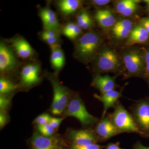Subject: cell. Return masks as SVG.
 <instances>
[{"mask_svg": "<svg viewBox=\"0 0 149 149\" xmlns=\"http://www.w3.org/2000/svg\"><path fill=\"white\" fill-rule=\"evenodd\" d=\"M107 149H121L120 147L115 144H111L108 146Z\"/></svg>", "mask_w": 149, "mask_h": 149, "instance_id": "d590c367", "label": "cell"}, {"mask_svg": "<svg viewBox=\"0 0 149 149\" xmlns=\"http://www.w3.org/2000/svg\"><path fill=\"white\" fill-rule=\"evenodd\" d=\"M143 51L146 62V70L144 76L149 83V48L144 49Z\"/></svg>", "mask_w": 149, "mask_h": 149, "instance_id": "f546056e", "label": "cell"}, {"mask_svg": "<svg viewBox=\"0 0 149 149\" xmlns=\"http://www.w3.org/2000/svg\"><path fill=\"white\" fill-rule=\"evenodd\" d=\"M82 29L76 23L69 22L65 24L62 29L65 36L71 40H74L79 37L82 33Z\"/></svg>", "mask_w": 149, "mask_h": 149, "instance_id": "603a6c76", "label": "cell"}, {"mask_svg": "<svg viewBox=\"0 0 149 149\" xmlns=\"http://www.w3.org/2000/svg\"><path fill=\"white\" fill-rule=\"evenodd\" d=\"M18 88V85L6 78L1 77L0 79V93L5 95L12 92Z\"/></svg>", "mask_w": 149, "mask_h": 149, "instance_id": "cb8c5ba5", "label": "cell"}, {"mask_svg": "<svg viewBox=\"0 0 149 149\" xmlns=\"http://www.w3.org/2000/svg\"><path fill=\"white\" fill-rule=\"evenodd\" d=\"M149 41V33L140 23L134 25L125 41V45L131 46L136 44H146Z\"/></svg>", "mask_w": 149, "mask_h": 149, "instance_id": "4fadbf2b", "label": "cell"}, {"mask_svg": "<svg viewBox=\"0 0 149 149\" xmlns=\"http://www.w3.org/2000/svg\"><path fill=\"white\" fill-rule=\"evenodd\" d=\"M16 55L10 47L1 42L0 71L2 73H9L15 69L18 65Z\"/></svg>", "mask_w": 149, "mask_h": 149, "instance_id": "52a82bcc", "label": "cell"}, {"mask_svg": "<svg viewBox=\"0 0 149 149\" xmlns=\"http://www.w3.org/2000/svg\"><path fill=\"white\" fill-rule=\"evenodd\" d=\"M50 47L51 64L55 70L58 72L63 68L65 63L64 53L60 44L53 45L50 46Z\"/></svg>", "mask_w": 149, "mask_h": 149, "instance_id": "7402d4cb", "label": "cell"}, {"mask_svg": "<svg viewBox=\"0 0 149 149\" xmlns=\"http://www.w3.org/2000/svg\"><path fill=\"white\" fill-rule=\"evenodd\" d=\"M8 121V116L5 111H1L0 113V127L3 128Z\"/></svg>", "mask_w": 149, "mask_h": 149, "instance_id": "d6a6232c", "label": "cell"}, {"mask_svg": "<svg viewBox=\"0 0 149 149\" xmlns=\"http://www.w3.org/2000/svg\"><path fill=\"white\" fill-rule=\"evenodd\" d=\"M95 18L101 27L108 29L113 27L117 20L114 15L109 9H100L96 12Z\"/></svg>", "mask_w": 149, "mask_h": 149, "instance_id": "ffe728a7", "label": "cell"}, {"mask_svg": "<svg viewBox=\"0 0 149 149\" xmlns=\"http://www.w3.org/2000/svg\"><path fill=\"white\" fill-rule=\"evenodd\" d=\"M139 23L149 33V17L141 19Z\"/></svg>", "mask_w": 149, "mask_h": 149, "instance_id": "e575fe53", "label": "cell"}, {"mask_svg": "<svg viewBox=\"0 0 149 149\" xmlns=\"http://www.w3.org/2000/svg\"><path fill=\"white\" fill-rule=\"evenodd\" d=\"M134 25L133 22L128 19L117 20L111 28V35L115 40L121 41L126 40L130 35Z\"/></svg>", "mask_w": 149, "mask_h": 149, "instance_id": "8fae6325", "label": "cell"}, {"mask_svg": "<svg viewBox=\"0 0 149 149\" xmlns=\"http://www.w3.org/2000/svg\"><path fill=\"white\" fill-rule=\"evenodd\" d=\"M10 42L15 54L20 58L27 59L34 56V50L24 38L21 37H15L10 40Z\"/></svg>", "mask_w": 149, "mask_h": 149, "instance_id": "7c38bea8", "label": "cell"}, {"mask_svg": "<svg viewBox=\"0 0 149 149\" xmlns=\"http://www.w3.org/2000/svg\"><path fill=\"white\" fill-rule=\"evenodd\" d=\"M122 61L126 71V77H143L145 75L146 62L143 51L130 48L123 54Z\"/></svg>", "mask_w": 149, "mask_h": 149, "instance_id": "7a4b0ae2", "label": "cell"}, {"mask_svg": "<svg viewBox=\"0 0 149 149\" xmlns=\"http://www.w3.org/2000/svg\"><path fill=\"white\" fill-rule=\"evenodd\" d=\"M40 66L38 63H32L26 65L22 69L20 77L23 85L30 86L39 82Z\"/></svg>", "mask_w": 149, "mask_h": 149, "instance_id": "9c48e42d", "label": "cell"}, {"mask_svg": "<svg viewBox=\"0 0 149 149\" xmlns=\"http://www.w3.org/2000/svg\"><path fill=\"white\" fill-rule=\"evenodd\" d=\"M112 121L119 131L133 132L144 135L129 113L120 104L116 107Z\"/></svg>", "mask_w": 149, "mask_h": 149, "instance_id": "8992f818", "label": "cell"}, {"mask_svg": "<svg viewBox=\"0 0 149 149\" xmlns=\"http://www.w3.org/2000/svg\"><path fill=\"white\" fill-rule=\"evenodd\" d=\"M41 37L42 40L50 46L59 44V37H50L41 33Z\"/></svg>", "mask_w": 149, "mask_h": 149, "instance_id": "f1b7e54d", "label": "cell"}, {"mask_svg": "<svg viewBox=\"0 0 149 149\" xmlns=\"http://www.w3.org/2000/svg\"><path fill=\"white\" fill-rule=\"evenodd\" d=\"M83 3L80 0H60L56 2V5L63 16L68 17L81 8Z\"/></svg>", "mask_w": 149, "mask_h": 149, "instance_id": "44dd1931", "label": "cell"}, {"mask_svg": "<svg viewBox=\"0 0 149 149\" xmlns=\"http://www.w3.org/2000/svg\"><path fill=\"white\" fill-rule=\"evenodd\" d=\"M94 96L96 99L101 102L103 104L102 118H104L108 110L110 108L114 107L115 104L118 99L122 96V93L119 91L113 90L101 94L100 95L95 94Z\"/></svg>", "mask_w": 149, "mask_h": 149, "instance_id": "d6986e66", "label": "cell"}, {"mask_svg": "<svg viewBox=\"0 0 149 149\" xmlns=\"http://www.w3.org/2000/svg\"><path fill=\"white\" fill-rule=\"evenodd\" d=\"M31 147L32 149H60V143L55 137H46L36 133L31 140Z\"/></svg>", "mask_w": 149, "mask_h": 149, "instance_id": "30bf717a", "label": "cell"}, {"mask_svg": "<svg viewBox=\"0 0 149 149\" xmlns=\"http://www.w3.org/2000/svg\"><path fill=\"white\" fill-rule=\"evenodd\" d=\"M96 132L101 139H109L118 133V130L109 118H103L96 127Z\"/></svg>", "mask_w": 149, "mask_h": 149, "instance_id": "ac0fdd59", "label": "cell"}, {"mask_svg": "<svg viewBox=\"0 0 149 149\" xmlns=\"http://www.w3.org/2000/svg\"><path fill=\"white\" fill-rule=\"evenodd\" d=\"M111 2L109 0H93L91 1L93 5L97 6H102L106 5Z\"/></svg>", "mask_w": 149, "mask_h": 149, "instance_id": "836d02e7", "label": "cell"}, {"mask_svg": "<svg viewBox=\"0 0 149 149\" xmlns=\"http://www.w3.org/2000/svg\"><path fill=\"white\" fill-rule=\"evenodd\" d=\"M135 114L140 130L144 135H149V101H143L138 104Z\"/></svg>", "mask_w": 149, "mask_h": 149, "instance_id": "ba28073f", "label": "cell"}, {"mask_svg": "<svg viewBox=\"0 0 149 149\" xmlns=\"http://www.w3.org/2000/svg\"><path fill=\"white\" fill-rule=\"evenodd\" d=\"M138 0H121L116 2L115 9L116 12L122 16L130 17L134 15L140 9Z\"/></svg>", "mask_w": 149, "mask_h": 149, "instance_id": "e0dca14e", "label": "cell"}, {"mask_svg": "<svg viewBox=\"0 0 149 149\" xmlns=\"http://www.w3.org/2000/svg\"><path fill=\"white\" fill-rule=\"evenodd\" d=\"M39 15L42 21L44 29L59 31L60 25L58 19L55 12L50 8L47 6L41 8Z\"/></svg>", "mask_w": 149, "mask_h": 149, "instance_id": "5bb4252c", "label": "cell"}, {"mask_svg": "<svg viewBox=\"0 0 149 149\" xmlns=\"http://www.w3.org/2000/svg\"><path fill=\"white\" fill-rule=\"evenodd\" d=\"M91 17L88 11L86 10H82L77 15L76 17V23L81 28L86 20Z\"/></svg>", "mask_w": 149, "mask_h": 149, "instance_id": "484cf974", "label": "cell"}, {"mask_svg": "<svg viewBox=\"0 0 149 149\" xmlns=\"http://www.w3.org/2000/svg\"><path fill=\"white\" fill-rule=\"evenodd\" d=\"M70 136L73 144L77 146H88L96 142L95 137L89 130H72L70 133Z\"/></svg>", "mask_w": 149, "mask_h": 149, "instance_id": "2e32d148", "label": "cell"}, {"mask_svg": "<svg viewBox=\"0 0 149 149\" xmlns=\"http://www.w3.org/2000/svg\"><path fill=\"white\" fill-rule=\"evenodd\" d=\"M136 149H149V147L145 146L142 144L139 143L136 145Z\"/></svg>", "mask_w": 149, "mask_h": 149, "instance_id": "8d00e7d4", "label": "cell"}, {"mask_svg": "<svg viewBox=\"0 0 149 149\" xmlns=\"http://www.w3.org/2000/svg\"><path fill=\"white\" fill-rule=\"evenodd\" d=\"M92 85L98 89L101 94L114 90L117 86L116 77L109 75H102L97 74L93 77Z\"/></svg>", "mask_w": 149, "mask_h": 149, "instance_id": "9a60e30c", "label": "cell"}, {"mask_svg": "<svg viewBox=\"0 0 149 149\" xmlns=\"http://www.w3.org/2000/svg\"><path fill=\"white\" fill-rule=\"evenodd\" d=\"M65 115L77 118L84 126L93 125L97 120V118L89 113L82 100L78 97L70 99Z\"/></svg>", "mask_w": 149, "mask_h": 149, "instance_id": "5b68a950", "label": "cell"}, {"mask_svg": "<svg viewBox=\"0 0 149 149\" xmlns=\"http://www.w3.org/2000/svg\"><path fill=\"white\" fill-rule=\"evenodd\" d=\"M49 78L54 92L51 112L54 115H59L64 111L68 105L70 100V93L54 76L50 75Z\"/></svg>", "mask_w": 149, "mask_h": 149, "instance_id": "277c9868", "label": "cell"}, {"mask_svg": "<svg viewBox=\"0 0 149 149\" xmlns=\"http://www.w3.org/2000/svg\"><path fill=\"white\" fill-rule=\"evenodd\" d=\"M52 117L47 113H43L37 116L35 119V122L38 125H43L49 123Z\"/></svg>", "mask_w": 149, "mask_h": 149, "instance_id": "83f0119b", "label": "cell"}, {"mask_svg": "<svg viewBox=\"0 0 149 149\" xmlns=\"http://www.w3.org/2000/svg\"><path fill=\"white\" fill-rule=\"evenodd\" d=\"M10 99L5 95H0V110L1 111H6L10 105Z\"/></svg>", "mask_w": 149, "mask_h": 149, "instance_id": "4316f807", "label": "cell"}, {"mask_svg": "<svg viewBox=\"0 0 149 149\" xmlns=\"http://www.w3.org/2000/svg\"><path fill=\"white\" fill-rule=\"evenodd\" d=\"M70 149H101V147L95 143L85 146H77L72 144Z\"/></svg>", "mask_w": 149, "mask_h": 149, "instance_id": "4dcf8cb0", "label": "cell"}, {"mask_svg": "<svg viewBox=\"0 0 149 149\" xmlns=\"http://www.w3.org/2000/svg\"><path fill=\"white\" fill-rule=\"evenodd\" d=\"M96 68L101 72H117L121 67V59L113 49H102L96 56Z\"/></svg>", "mask_w": 149, "mask_h": 149, "instance_id": "3957f363", "label": "cell"}, {"mask_svg": "<svg viewBox=\"0 0 149 149\" xmlns=\"http://www.w3.org/2000/svg\"><path fill=\"white\" fill-rule=\"evenodd\" d=\"M37 128L40 134L46 137L52 136L54 132L55 128L49 123L45 125H38Z\"/></svg>", "mask_w": 149, "mask_h": 149, "instance_id": "d4e9b609", "label": "cell"}, {"mask_svg": "<svg viewBox=\"0 0 149 149\" xmlns=\"http://www.w3.org/2000/svg\"><path fill=\"white\" fill-rule=\"evenodd\" d=\"M63 120V118H57L52 117L49 123L54 128L56 129V128H58Z\"/></svg>", "mask_w": 149, "mask_h": 149, "instance_id": "1f68e13d", "label": "cell"}, {"mask_svg": "<svg viewBox=\"0 0 149 149\" xmlns=\"http://www.w3.org/2000/svg\"><path fill=\"white\" fill-rule=\"evenodd\" d=\"M144 1L146 5L147 10H148L149 13V0H145Z\"/></svg>", "mask_w": 149, "mask_h": 149, "instance_id": "74e56055", "label": "cell"}, {"mask_svg": "<svg viewBox=\"0 0 149 149\" xmlns=\"http://www.w3.org/2000/svg\"><path fill=\"white\" fill-rule=\"evenodd\" d=\"M101 43V36L97 32L94 31L86 32L75 45L74 56L80 61L88 63L97 56Z\"/></svg>", "mask_w": 149, "mask_h": 149, "instance_id": "6da1fadb", "label": "cell"}]
</instances>
